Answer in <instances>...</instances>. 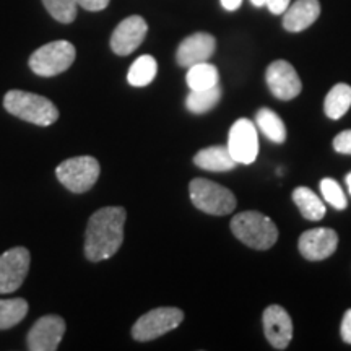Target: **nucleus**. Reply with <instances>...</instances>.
Listing matches in <instances>:
<instances>
[{
    "instance_id": "1",
    "label": "nucleus",
    "mask_w": 351,
    "mask_h": 351,
    "mask_svg": "<svg viewBox=\"0 0 351 351\" xmlns=\"http://www.w3.org/2000/svg\"><path fill=\"white\" fill-rule=\"evenodd\" d=\"M127 213L122 207H104L91 215L85 234V256L91 262L112 257L124 241Z\"/></svg>"
},
{
    "instance_id": "2",
    "label": "nucleus",
    "mask_w": 351,
    "mask_h": 351,
    "mask_svg": "<svg viewBox=\"0 0 351 351\" xmlns=\"http://www.w3.org/2000/svg\"><path fill=\"white\" fill-rule=\"evenodd\" d=\"M3 108L12 116L32 124L47 127L59 119V109L51 99L28 91L12 90L3 96Z\"/></svg>"
},
{
    "instance_id": "3",
    "label": "nucleus",
    "mask_w": 351,
    "mask_h": 351,
    "mask_svg": "<svg viewBox=\"0 0 351 351\" xmlns=\"http://www.w3.org/2000/svg\"><path fill=\"white\" fill-rule=\"evenodd\" d=\"M231 231L241 243L257 251H267L278 239V230L261 212H241L231 219Z\"/></svg>"
},
{
    "instance_id": "4",
    "label": "nucleus",
    "mask_w": 351,
    "mask_h": 351,
    "mask_svg": "<svg viewBox=\"0 0 351 351\" xmlns=\"http://www.w3.org/2000/svg\"><path fill=\"white\" fill-rule=\"evenodd\" d=\"M189 194L197 208L208 215H215V217H225V215L234 212L236 208V197L230 189L208 181V179L199 178L191 181Z\"/></svg>"
},
{
    "instance_id": "5",
    "label": "nucleus",
    "mask_w": 351,
    "mask_h": 351,
    "mask_svg": "<svg viewBox=\"0 0 351 351\" xmlns=\"http://www.w3.org/2000/svg\"><path fill=\"white\" fill-rule=\"evenodd\" d=\"M77 51L69 41H52L44 44L29 57V69L39 77H56L73 64Z\"/></svg>"
},
{
    "instance_id": "6",
    "label": "nucleus",
    "mask_w": 351,
    "mask_h": 351,
    "mask_svg": "<svg viewBox=\"0 0 351 351\" xmlns=\"http://www.w3.org/2000/svg\"><path fill=\"white\" fill-rule=\"evenodd\" d=\"M101 173L98 160L93 156H75L57 166L56 176L65 189L75 194L90 191Z\"/></svg>"
},
{
    "instance_id": "7",
    "label": "nucleus",
    "mask_w": 351,
    "mask_h": 351,
    "mask_svg": "<svg viewBox=\"0 0 351 351\" xmlns=\"http://www.w3.org/2000/svg\"><path fill=\"white\" fill-rule=\"evenodd\" d=\"M184 320V313L178 307H158L143 314L132 327V337L137 341H150L179 327Z\"/></svg>"
},
{
    "instance_id": "8",
    "label": "nucleus",
    "mask_w": 351,
    "mask_h": 351,
    "mask_svg": "<svg viewBox=\"0 0 351 351\" xmlns=\"http://www.w3.org/2000/svg\"><path fill=\"white\" fill-rule=\"evenodd\" d=\"M29 251L25 247L8 249L0 256V295L16 291L29 270Z\"/></svg>"
},
{
    "instance_id": "9",
    "label": "nucleus",
    "mask_w": 351,
    "mask_h": 351,
    "mask_svg": "<svg viewBox=\"0 0 351 351\" xmlns=\"http://www.w3.org/2000/svg\"><path fill=\"white\" fill-rule=\"evenodd\" d=\"M228 150L236 163L252 165L258 155L257 127L247 119L236 121L230 129Z\"/></svg>"
},
{
    "instance_id": "10",
    "label": "nucleus",
    "mask_w": 351,
    "mask_h": 351,
    "mask_svg": "<svg viewBox=\"0 0 351 351\" xmlns=\"http://www.w3.org/2000/svg\"><path fill=\"white\" fill-rule=\"evenodd\" d=\"M265 80L269 90L278 99L289 101L301 93L302 83L295 67L287 60H275L267 67Z\"/></svg>"
},
{
    "instance_id": "11",
    "label": "nucleus",
    "mask_w": 351,
    "mask_h": 351,
    "mask_svg": "<svg viewBox=\"0 0 351 351\" xmlns=\"http://www.w3.org/2000/svg\"><path fill=\"white\" fill-rule=\"evenodd\" d=\"M65 322L60 315H44L28 332V348L32 351H56L64 339Z\"/></svg>"
},
{
    "instance_id": "12",
    "label": "nucleus",
    "mask_w": 351,
    "mask_h": 351,
    "mask_svg": "<svg viewBox=\"0 0 351 351\" xmlns=\"http://www.w3.org/2000/svg\"><path fill=\"white\" fill-rule=\"evenodd\" d=\"M339 234L330 228H315L302 232L298 241V249L307 261H324L337 251Z\"/></svg>"
},
{
    "instance_id": "13",
    "label": "nucleus",
    "mask_w": 351,
    "mask_h": 351,
    "mask_svg": "<svg viewBox=\"0 0 351 351\" xmlns=\"http://www.w3.org/2000/svg\"><path fill=\"white\" fill-rule=\"evenodd\" d=\"M148 25L142 16L132 15L122 20L111 36V49L117 56H129L134 52L147 36Z\"/></svg>"
},
{
    "instance_id": "14",
    "label": "nucleus",
    "mask_w": 351,
    "mask_h": 351,
    "mask_svg": "<svg viewBox=\"0 0 351 351\" xmlns=\"http://www.w3.org/2000/svg\"><path fill=\"white\" fill-rule=\"evenodd\" d=\"M263 332L275 350H287L293 339V322L287 309L271 304L263 311Z\"/></svg>"
},
{
    "instance_id": "15",
    "label": "nucleus",
    "mask_w": 351,
    "mask_h": 351,
    "mask_svg": "<svg viewBox=\"0 0 351 351\" xmlns=\"http://www.w3.org/2000/svg\"><path fill=\"white\" fill-rule=\"evenodd\" d=\"M217 49V39L208 33H195L184 39L176 52V60L181 67H192L200 62H208Z\"/></svg>"
},
{
    "instance_id": "16",
    "label": "nucleus",
    "mask_w": 351,
    "mask_h": 351,
    "mask_svg": "<svg viewBox=\"0 0 351 351\" xmlns=\"http://www.w3.org/2000/svg\"><path fill=\"white\" fill-rule=\"evenodd\" d=\"M283 15V26L287 32H304L319 19L320 3L319 0H296L295 3H289Z\"/></svg>"
},
{
    "instance_id": "17",
    "label": "nucleus",
    "mask_w": 351,
    "mask_h": 351,
    "mask_svg": "<svg viewBox=\"0 0 351 351\" xmlns=\"http://www.w3.org/2000/svg\"><path fill=\"white\" fill-rule=\"evenodd\" d=\"M194 163L200 169L213 171V173H225V171L234 169L238 165L228 147L204 148L194 156Z\"/></svg>"
},
{
    "instance_id": "18",
    "label": "nucleus",
    "mask_w": 351,
    "mask_h": 351,
    "mask_svg": "<svg viewBox=\"0 0 351 351\" xmlns=\"http://www.w3.org/2000/svg\"><path fill=\"white\" fill-rule=\"evenodd\" d=\"M293 202L306 219L319 221L326 217V204L309 187H296L293 191Z\"/></svg>"
},
{
    "instance_id": "19",
    "label": "nucleus",
    "mask_w": 351,
    "mask_h": 351,
    "mask_svg": "<svg viewBox=\"0 0 351 351\" xmlns=\"http://www.w3.org/2000/svg\"><path fill=\"white\" fill-rule=\"evenodd\" d=\"M351 106V86L346 83H337L328 91L324 101V111L328 119L339 121L345 116Z\"/></svg>"
},
{
    "instance_id": "20",
    "label": "nucleus",
    "mask_w": 351,
    "mask_h": 351,
    "mask_svg": "<svg viewBox=\"0 0 351 351\" xmlns=\"http://www.w3.org/2000/svg\"><path fill=\"white\" fill-rule=\"evenodd\" d=\"M256 125L262 134L274 143H283L287 140V127L276 112L269 108L258 109L256 116Z\"/></svg>"
},
{
    "instance_id": "21",
    "label": "nucleus",
    "mask_w": 351,
    "mask_h": 351,
    "mask_svg": "<svg viewBox=\"0 0 351 351\" xmlns=\"http://www.w3.org/2000/svg\"><path fill=\"white\" fill-rule=\"evenodd\" d=\"M158 73V64L155 57L145 54L140 56L134 64L130 65L129 73H127V82L132 86H147L155 80Z\"/></svg>"
},
{
    "instance_id": "22",
    "label": "nucleus",
    "mask_w": 351,
    "mask_h": 351,
    "mask_svg": "<svg viewBox=\"0 0 351 351\" xmlns=\"http://www.w3.org/2000/svg\"><path fill=\"white\" fill-rule=\"evenodd\" d=\"M186 82L191 90H208V88L218 85V70L210 62L195 64L189 67Z\"/></svg>"
},
{
    "instance_id": "23",
    "label": "nucleus",
    "mask_w": 351,
    "mask_h": 351,
    "mask_svg": "<svg viewBox=\"0 0 351 351\" xmlns=\"http://www.w3.org/2000/svg\"><path fill=\"white\" fill-rule=\"evenodd\" d=\"M219 99H221V88L218 85L208 90H191L186 99V106L194 114H205L212 111Z\"/></svg>"
},
{
    "instance_id": "24",
    "label": "nucleus",
    "mask_w": 351,
    "mask_h": 351,
    "mask_svg": "<svg viewBox=\"0 0 351 351\" xmlns=\"http://www.w3.org/2000/svg\"><path fill=\"white\" fill-rule=\"evenodd\" d=\"M28 314V302L23 298L0 300V330L15 327Z\"/></svg>"
},
{
    "instance_id": "25",
    "label": "nucleus",
    "mask_w": 351,
    "mask_h": 351,
    "mask_svg": "<svg viewBox=\"0 0 351 351\" xmlns=\"http://www.w3.org/2000/svg\"><path fill=\"white\" fill-rule=\"evenodd\" d=\"M43 3L52 19L60 23H72L77 19V0H43Z\"/></svg>"
},
{
    "instance_id": "26",
    "label": "nucleus",
    "mask_w": 351,
    "mask_h": 351,
    "mask_svg": "<svg viewBox=\"0 0 351 351\" xmlns=\"http://www.w3.org/2000/svg\"><path fill=\"white\" fill-rule=\"evenodd\" d=\"M320 192H322V197L326 199V202H328L333 208L345 210L348 207V202H346L343 191H341L340 184L337 182L335 179H322V181H320Z\"/></svg>"
},
{
    "instance_id": "27",
    "label": "nucleus",
    "mask_w": 351,
    "mask_h": 351,
    "mask_svg": "<svg viewBox=\"0 0 351 351\" xmlns=\"http://www.w3.org/2000/svg\"><path fill=\"white\" fill-rule=\"evenodd\" d=\"M333 148L343 155H351V130H343L333 138Z\"/></svg>"
},
{
    "instance_id": "28",
    "label": "nucleus",
    "mask_w": 351,
    "mask_h": 351,
    "mask_svg": "<svg viewBox=\"0 0 351 351\" xmlns=\"http://www.w3.org/2000/svg\"><path fill=\"white\" fill-rule=\"evenodd\" d=\"M78 5L85 8L88 12H99L104 10L109 5V0H77Z\"/></svg>"
},
{
    "instance_id": "29",
    "label": "nucleus",
    "mask_w": 351,
    "mask_h": 351,
    "mask_svg": "<svg viewBox=\"0 0 351 351\" xmlns=\"http://www.w3.org/2000/svg\"><path fill=\"white\" fill-rule=\"evenodd\" d=\"M340 333H341V340L345 343L351 345V309H348L343 315V320H341V327H340Z\"/></svg>"
},
{
    "instance_id": "30",
    "label": "nucleus",
    "mask_w": 351,
    "mask_h": 351,
    "mask_svg": "<svg viewBox=\"0 0 351 351\" xmlns=\"http://www.w3.org/2000/svg\"><path fill=\"white\" fill-rule=\"evenodd\" d=\"M289 3H291V0H267L265 7H269V10L274 15H283L289 7Z\"/></svg>"
},
{
    "instance_id": "31",
    "label": "nucleus",
    "mask_w": 351,
    "mask_h": 351,
    "mask_svg": "<svg viewBox=\"0 0 351 351\" xmlns=\"http://www.w3.org/2000/svg\"><path fill=\"white\" fill-rule=\"evenodd\" d=\"M241 3H243V0H221V5L225 7L228 12L238 10V8L241 7Z\"/></svg>"
},
{
    "instance_id": "32",
    "label": "nucleus",
    "mask_w": 351,
    "mask_h": 351,
    "mask_svg": "<svg viewBox=\"0 0 351 351\" xmlns=\"http://www.w3.org/2000/svg\"><path fill=\"white\" fill-rule=\"evenodd\" d=\"M251 2H252L254 7H265L267 0H251Z\"/></svg>"
},
{
    "instance_id": "33",
    "label": "nucleus",
    "mask_w": 351,
    "mask_h": 351,
    "mask_svg": "<svg viewBox=\"0 0 351 351\" xmlns=\"http://www.w3.org/2000/svg\"><path fill=\"white\" fill-rule=\"evenodd\" d=\"M345 181H346V186H348V191H350V194H351V173L346 174Z\"/></svg>"
}]
</instances>
